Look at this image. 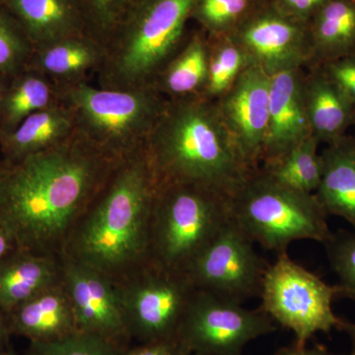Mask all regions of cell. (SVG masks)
Segmentation results:
<instances>
[{
    "label": "cell",
    "mask_w": 355,
    "mask_h": 355,
    "mask_svg": "<svg viewBox=\"0 0 355 355\" xmlns=\"http://www.w3.org/2000/svg\"><path fill=\"white\" fill-rule=\"evenodd\" d=\"M120 161L76 132L57 146L4 162L0 220L20 249L60 257L76 222Z\"/></svg>",
    "instance_id": "obj_1"
},
{
    "label": "cell",
    "mask_w": 355,
    "mask_h": 355,
    "mask_svg": "<svg viewBox=\"0 0 355 355\" xmlns=\"http://www.w3.org/2000/svg\"><path fill=\"white\" fill-rule=\"evenodd\" d=\"M158 188L144 147L121 159L76 222L62 254L114 282L146 265Z\"/></svg>",
    "instance_id": "obj_2"
},
{
    "label": "cell",
    "mask_w": 355,
    "mask_h": 355,
    "mask_svg": "<svg viewBox=\"0 0 355 355\" xmlns=\"http://www.w3.org/2000/svg\"><path fill=\"white\" fill-rule=\"evenodd\" d=\"M144 150L158 184H193L228 200L254 171L216 102L203 95L167 99Z\"/></svg>",
    "instance_id": "obj_3"
},
{
    "label": "cell",
    "mask_w": 355,
    "mask_h": 355,
    "mask_svg": "<svg viewBox=\"0 0 355 355\" xmlns=\"http://www.w3.org/2000/svg\"><path fill=\"white\" fill-rule=\"evenodd\" d=\"M198 2L133 0L103 43L99 86L119 90L153 86L186 43L187 22Z\"/></svg>",
    "instance_id": "obj_4"
},
{
    "label": "cell",
    "mask_w": 355,
    "mask_h": 355,
    "mask_svg": "<svg viewBox=\"0 0 355 355\" xmlns=\"http://www.w3.org/2000/svg\"><path fill=\"white\" fill-rule=\"evenodd\" d=\"M229 212L252 241L277 254L299 240L324 244L333 234L315 193L289 188L261 167L229 198Z\"/></svg>",
    "instance_id": "obj_5"
},
{
    "label": "cell",
    "mask_w": 355,
    "mask_h": 355,
    "mask_svg": "<svg viewBox=\"0 0 355 355\" xmlns=\"http://www.w3.org/2000/svg\"><path fill=\"white\" fill-rule=\"evenodd\" d=\"M58 91L77 135L118 160L144 147L167 102L153 86L119 90L83 81Z\"/></svg>",
    "instance_id": "obj_6"
},
{
    "label": "cell",
    "mask_w": 355,
    "mask_h": 355,
    "mask_svg": "<svg viewBox=\"0 0 355 355\" xmlns=\"http://www.w3.org/2000/svg\"><path fill=\"white\" fill-rule=\"evenodd\" d=\"M230 218L229 200L193 184H159L148 263L184 275Z\"/></svg>",
    "instance_id": "obj_7"
},
{
    "label": "cell",
    "mask_w": 355,
    "mask_h": 355,
    "mask_svg": "<svg viewBox=\"0 0 355 355\" xmlns=\"http://www.w3.org/2000/svg\"><path fill=\"white\" fill-rule=\"evenodd\" d=\"M260 309L275 323L293 331L294 345H307L317 333L340 330L343 319L333 311V301L340 296L338 286L292 260L287 252L277 254L266 268L261 282Z\"/></svg>",
    "instance_id": "obj_8"
},
{
    "label": "cell",
    "mask_w": 355,
    "mask_h": 355,
    "mask_svg": "<svg viewBox=\"0 0 355 355\" xmlns=\"http://www.w3.org/2000/svg\"><path fill=\"white\" fill-rule=\"evenodd\" d=\"M116 284L132 340L149 343L178 338L197 291L186 275L147 263Z\"/></svg>",
    "instance_id": "obj_9"
},
{
    "label": "cell",
    "mask_w": 355,
    "mask_h": 355,
    "mask_svg": "<svg viewBox=\"0 0 355 355\" xmlns=\"http://www.w3.org/2000/svg\"><path fill=\"white\" fill-rule=\"evenodd\" d=\"M275 324L260 308L196 291L177 338L191 355H243L248 343L277 330Z\"/></svg>",
    "instance_id": "obj_10"
},
{
    "label": "cell",
    "mask_w": 355,
    "mask_h": 355,
    "mask_svg": "<svg viewBox=\"0 0 355 355\" xmlns=\"http://www.w3.org/2000/svg\"><path fill=\"white\" fill-rule=\"evenodd\" d=\"M268 265L254 243L229 218L184 275L197 291L243 304L260 295Z\"/></svg>",
    "instance_id": "obj_11"
},
{
    "label": "cell",
    "mask_w": 355,
    "mask_h": 355,
    "mask_svg": "<svg viewBox=\"0 0 355 355\" xmlns=\"http://www.w3.org/2000/svg\"><path fill=\"white\" fill-rule=\"evenodd\" d=\"M252 64L268 76L309 65L308 23L300 22L277 7H256L232 33Z\"/></svg>",
    "instance_id": "obj_12"
},
{
    "label": "cell",
    "mask_w": 355,
    "mask_h": 355,
    "mask_svg": "<svg viewBox=\"0 0 355 355\" xmlns=\"http://www.w3.org/2000/svg\"><path fill=\"white\" fill-rule=\"evenodd\" d=\"M60 259L62 282L73 306L79 333L98 336L127 349L132 338L116 282L64 254Z\"/></svg>",
    "instance_id": "obj_13"
},
{
    "label": "cell",
    "mask_w": 355,
    "mask_h": 355,
    "mask_svg": "<svg viewBox=\"0 0 355 355\" xmlns=\"http://www.w3.org/2000/svg\"><path fill=\"white\" fill-rule=\"evenodd\" d=\"M270 90V76L258 65L251 64L216 101L243 159L252 170L261 167L268 135Z\"/></svg>",
    "instance_id": "obj_14"
},
{
    "label": "cell",
    "mask_w": 355,
    "mask_h": 355,
    "mask_svg": "<svg viewBox=\"0 0 355 355\" xmlns=\"http://www.w3.org/2000/svg\"><path fill=\"white\" fill-rule=\"evenodd\" d=\"M304 69L270 76L268 135L261 167L272 165L312 135L306 110Z\"/></svg>",
    "instance_id": "obj_15"
},
{
    "label": "cell",
    "mask_w": 355,
    "mask_h": 355,
    "mask_svg": "<svg viewBox=\"0 0 355 355\" xmlns=\"http://www.w3.org/2000/svg\"><path fill=\"white\" fill-rule=\"evenodd\" d=\"M1 3L18 21L34 48L69 37L94 36L81 0H2Z\"/></svg>",
    "instance_id": "obj_16"
},
{
    "label": "cell",
    "mask_w": 355,
    "mask_h": 355,
    "mask_svg": "<svg viewBox=\"0 0 355 355\" xmlns=\"http://www.w3.org/2000/svg\"><path fill=\"white\" fill-rule=\"evenodd\" d=\"M8 315L12 335L30 342H53L79 333L64 282L37 294Z\"/></svg>",
    "instance_id": "obj_17"
},
{
    "label": "cell",
    "mask_w": 355,
    "mask_h": 355,
    "mask_svg": "<svg viewBox=\"0 0 355 355\" xmlns=\"http://www.w3.org/2000/svg\"><path fill=\"white\" fill-rule=\"evenodd\" d=\"M104 57L101 40L80 35L35 48L28 67L48 77L60 88L87 81L89 72H98Z\"/></svg>",
    "instance_id": "obj_18"
},
{
    "label": "cell",
    "mask_w": 355,
    "mask_h": 355,
    "mask_svg": "<svg viewBox=\"0 0 355 355\" xmlns=\"http://www.w3.org/2000/svg\"><path fill=\"white\" fill-rule=\"evenodd\" d=\"M62 282V259L17 249L0 261V308L7 314Z\"/></svg>",
    "instance_id": "obj_19"
},
{
    "label": "cell",
    "mask_w": 355,
    "mask_h": 355,
    "mask_svg": "<svg viewBox=\"0 0 355 355\" xmlns=\"http://www.w3.org/2000/svg\"><path fill=\"white\" fill-rule=\"evenodd\" d=\"M304 96L311 133L320 144L328 146L347 135L354 123L355 106L321 67H308Z\"/></svg>",
    "instance_id": "obj_20"
},
{
    "label": "cell",
    "mask_w": 355,
    "mask_h": 355,
    "mask_svg": "<svg viewBox=\"0 0 355 355\" xmlns=\"http://www.w3.org/2000/svg\"><path fill=\"white\" fill-rule=\"evenodd\" d=\"M76 133L73 116L62 102L32 114L12 132L0 135L2 160L15 163L62 144Z\"/></svg>",
    "instance_id": "obj_21"
},
{
    "label": "cell",
    "mask_w": 355,
    "mask_h": 355,
    "mask_svg": "<svg viewBox=\"0 0 355 355\" xmlns=\"http://www.w3.org/2000/svg\"><path fill=\"white\" fill-rule=\"evenodd\" d=\"M322 178L315 193L326 214L355 227V140L347 135L320 153Z\"/></svg>",
    "instance_id": "obj_22"
},
{
    "label": "cell",
    "mask_w": 355,
    "mask_h": 355,
    "mask_svg": "<svg viewBox=\"0 0 355 355\" xmlns=\"http://www.w3.org/2000/svg\"><path fill=\"white\" fill-rule=\"evenodd\" d=\"M311 58L308 67L355 53V0H326L308 22Z\"/></svg>",
    "instance_id": "obj_23"
},
{
    "label": "cell",
    "mask_w": 355,
    "mask_h": 355,
    "mask_svg": "<svg viewBox=\"0 0 355 355\" xmlns=\"http://www.w3.org/2000/svg\"><path fill=\"white\" fill-rule=\"evenodd\" d=\"M210 40L195 33L168 62L153 83L167 99L202 95L209 77Z\"/></svg>",
    "instance_id": "obj_24"
},
{
    "label": "cell",
    "mask_w": 355,
    "mask_h": 355,
    "mask_svg": "<svg viewBox=\"0 0 355 355\" xmlns=\"http://www.w3.org/2000/svg\"><path fill=\"white\" fill-rule=\"evenodd\" d=\"M60 102L58 87L36 70L23 69L7 81L0 114V135L12 132L25 119Z\"/></svg>",
    "instance_id": "obj_25"
},
{
    "label": "cell",
    "mask_w": 355,
    "mask_h": 355,
    "mask_svg": "<svg viewBox=\"0 0 355 355\" xmlns=\"http://www.w3.org/2000/svg\"><path fill=\"white\" fill-rule=\"evenodd\" d=\"M319 146L318 140L311 135L277 162L261 168L289 188L313 193L322 178Z\"/></svg>",
    "instance_id": "obj_26"
},
{
    "label": "cell",
    "mask_w": 355,
    "mask_h": 355,
    "mask_svg": "<svg viewBox=\"0 0 355 355\" xmlns=\"http://www.w3.org/2000/svg\"><path fill=\"white\" fill-rule=\"evenodd\" d=\"M210 40L209 77L202 95L218 100L234 85L252 64L249 55L232 35Z\"/></svg>",
    "instance_id": "obj_27"
},
{
    "label": "cell",
    "mask_w": 355,
    "mask_h": 355,
    "mask_svg": "<svg viewBox=\"0 0 355 355\" xmlns=\"http://www.w3.org/2000/svg\"><path fill=\"white\" fill-rule=\"evenodd\" d=\"M254 8V0H198L191 17L214 39L232 34Z\"/></svg>",
    "instance_id": "obj_28"
},
{
    "label": "cell",
    "mask_w": 355,
    "mask_h": 355,
    "mask_svg": "<svg viewBox=\"0 0 355 355\" xmlns=\"http://www.w3.org/2000/svg\"><path fill=\"white\" fill-rule=\"evenodd\" d=\"M34 49L18 21L0 2V76L10 78L27 69Z\"/></svg>",
    "instance_id": "obj_29"
},
{
    "label": "cell",
    "mask_w": 355,
    "mask_h": 355,
    "mask_svg": "<svg viewBox=\"0 0 355 355\" xmlns=\"http://www.w3.org/2000/svg\"><path fill=\"white\" fill-rule=\"evenodd\" d=\"M323 245L338 279L340 296L355 301V232L336 231Z\"/></svg>",
    "instance_id": "obj_30"
},
{
    "label": "cell",
    "mask_w": 355,
    "mask_h": 355,
    "mask_svg": "<svg viewBox=\"0 0 355 355\" xmlns=\"http://www.w3.org/2000/svg\"><path fill=\"white\" fill-rule=\"evenodd\" d=\"M123 349L98 336L78 333L53 342H30L24 355H116Z\"/></svg>",
    "instance_id": "obj_31"
},
{
    "label": "cell",
    "mask_w": 355,
    "mask_h": 355,
    "mask_svg": "<svg viewBox=\"0 0 355 355\" xmlns=\"http://www.w3.org/2000/svg\"><path fill=\"white\" fill-rule=\"evenodd\" d=\"M133 0H81L96 38L104 43Z\"/></svg>",
    "instance_id": "obj_32"
},
{
    "label": "cell",
    "mask_w": 355,
    "mask_h": 355,
    "mask_svg": "<svg viewBox=\"0 0 355 355\" xmlns=\"http://www.w3.org/2000/svg\"><path fill=\"white\" fill-rule=\"evenodd\" d=\"M324 73L355 106V53L322 65Z\"/></svg>",
    "instance_id": "obj_33"
},
{
    "label": "cell",
    "mask_w": 355,
    "mask_h": 355,
    "mask_svg": "<svg viewBox=\"0 0 355 355\" xmlns=\"http://www.w3.org/2000/svg\"><path fill=\"white\" fill-rule=\"evenodd\" d=\"M116 355H191L179 338L162 342L140 343L135 347H127Z\"/></svg>",
    "instance_id": "obj_34"
},
{
    "label": "cell",
    "mask_w": 355,
    "mask_h": 355,
    "mask_svg": "<svg viewBox=\"0 0 355 355\" xmlns=\"http://www.w3.org/2000/svg\"><path fill=\"white\" fill-rule=\"evenodd\" d=\"M326 0H275L272 6L293 19L308 23Z\"/></svg>",
    "instance_id": "obj_35"
},
{
    "label": "cell",
    "mask_w": 355,
    "mask_h": 355,
    "mask_svg": "<svg viewBox=\"0 0 355 355\" xmlns=\"http://www.w3.org/2000/svg\"><path fill=\"white\" fill-rule=\"evenodd\" d=\"M17 249L19 247L12 231L3 221L0 220V261Z\"/></svg>",
    "instance_id": "obj_36"
},
{
    "label": "cell",
    "mask_w": 355,
    "mask_h": 355,
    "mask_svg": "<svg viewBox=\"0 0 355 355\" xmlns=\"http://www.w3.org/2000/svg\"><path fill=\"white\" fill-rule=\"evenodd\" d=\"M272 355H340L333 354L329 352L323 347H298V345H292L291 347H282Z\"/></svg>",
    "instance_id": "obj_37"
},
{
    "label": "cell",
    "mask_w": 355,
    "mask_h": 355,
    "mask_svg": "<svg viewBox=\"0 0 355 355\" xmlns=\"http://www.w3.org/2000/svg\"><path fill=\"white\" fill-rule=\"evenodd\" d=\"M10 322H9V315L6 311L0 308V352H7L12 349L10 345L11 336Z\"/></svg>",
    "instance_id": "obj_38"
},
{
    "label": "cell",
    "mask_w": 355,
    "mask_h": 355,
    "mask_svg": "<svg viewBox=\"0 0 355 355\" xmlns=\"http://www.w3.org/2000/svg\"><path fill=\"white\" fill-rule=\"evenodd\" d=\"M340 330L345 331L347 336H349L350 342H352V352L350 355H355V323H352V322H347L343 320Z\"/></svg>",
    "instance_id": "obj_39"
},
{
    "label": "cell",
    "mask_w": 355,
    "mask_h": 355,
    "mask_svg": "<svg viewBox=\"0 0 355 355\" xmlns=\"http://www.w3.org/2000/svg\"><path fill=\"white\" fill-rule=\"evenodd\" d=\"M9 78L0 76V114H1L2 100H3L4 92Z\"/></svg>",
    "instance_id": "obj_40"
},
{
    "label": "cell",
    "mask_w": 355,
    "mask_h": 355,
    "mask_svg": "<svg viewBox=\"0 0 355 355\" xmlns=\"http://www.w3.org/2000/svg\"><path fill=\"white\" fill-rule=\"evenodd\" d=\"M4 169H6V163L3 160H0V183H1L2 177H3Z\"/></svg>",
    "instance_id": "obj_41"
},
{
    "label": "cell",
    "mask_w": 355,
    "mask_h": 355,
    "mask_svg": "<svg viewBox=\"0 0 355 355\" xmlns=\"http://www.w3.org/2000/svg\"><path fill=\"white\" fill-rule=\"evenodd\" d=\"M0 355H17L13 349L7 350V352H0Z\"/></svg>",
    "instance_id": "obj_42"
},
{
    "label": "cell",
    "mask_w": 355,
    "mask_h": 355,
    "mask_svg": "<svg viewBox=\"0 0 355 355\" xmlns=\"http://www.w3.org/2000/svg\"><path fill=\"white\" fill-rule=\"evenodd\" d=\"M352 128H354V135H352V137H354V140H355V120H354V125H352Z\"/></svg>",
    "instance_id": "obj_43"
},
{
    "label": "cell",
    "mask_w": 355,
    "mask_h": 355,
    "mask_svg": "<svg viewBox=\"0 0 355 355\" xmlns=\"http://www.w3.org/2000/svg\"><path fill=\"white\" fill-rule=\"evenodd\" d=\"M1 1H2V0H0V2H1Z\"/></svg>",
    "instance_id": "obj_44"
}]
</instances>
